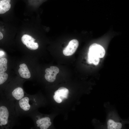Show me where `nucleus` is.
<instances>
[{
    "label": "nucleus",
    "instance_id": "f257e3e1",
    "mask_svg": "<svg viewBox=\"0 0 129 129\" xmlns=\"http://www.w3.org/2000/svg\"><path fill=\"white\" fill-rule=\"evenodd\" d=\"M15 103L0 94V129H11L18 124Z\"/></svg>",
    "mask_w": 129,
    "mask_h": 129
},
{
    "label": "nucleus",
    "instance_id": "f03ea898",
    "mask_svg": "<svg viewBox=\"0 0 129 129\" xmlns=\"http://www.w3.org/2000/svg\"><path fill=\"white\" fill-rule=\"evenodd\" d=\"M37 97L36 95L27 93L22 98L16 102L15 103V109L18 116H27L34 111L38 105Z\"/></svg>",
    "mask_w": 129,
    "mask_h": 129
},
{
    "label": "nucleus",
    "instance_id": "7ed1b4c3",
    "mask_svg": "<svg viewBox=\"0 0 129 129\" xmlns=\"http://www.w3.org/2000/svg\"><path fill=\"white\" fill-rule=\"evenodd\" d=\"M27 94L20 85H10L6 87L1 94L7 100L15 102L23 98Z\"/></svg>",
    "mask_w": 129,
    "mask_h": 129
},
{
    "label": "nucleus",
    "instance_id": "20e7f679",
    "mask_svg": "<svg viewBox=\"0 0 129 129\" xmlns=\"http://www.w3.org/2000/svg\"><path fill=\"white\" fill-rule=\"evenodd\" d=\"M104 48L101 45L96 43L91 44L90 46L88 54V63L97 65L100 61V58H103L105 54Z\"/></svg>",
    "mask_w": 129,
    "mask_h": 129
},
{
    "label": "nucleus",
    "instance_id": "39448f33",
    "mask_svg": "<svg viewBox=\"0 0 129 129\" xmlns=\"http://www.w3.org/2000/svg\"><path fill=\"white\" fill-rule=\"evenodd\" d=\"M35 39L27 34H24L22 37L21 41L22 43L26 45L28 49L32 50L37 49L38 47V43H35Z\"/></svg>",
    "mask_w": 129,
    "mask_h": 129
},
{
    "label": "nucleus",
    "instance_id": "423d86ee",
    "mask_svg": "<svg viewBox=\"0 0 129 129\" xmlns=\"http://www.w3.org/2000/svg\"><path fill=\"white\" fill-rule=\"evenodd\" d=\"M79 45L78 41L73 39L70 41L67 46L63 51L64 54L66 56H70L73 54L76 51Z\"/></svg>",
    "mask_w": 129,
    "mask_h": 129
},
{
    "label": "nucleus",
    "instance_id": "0eeeda50",
    "mask_svg": "<svg viewBox=\"0 0 129 129\" xmlns=\"http://www.w3.org/2000/svg\"><path fill=\"white\" fill-rule=\"evenodd\" d=\"M18 72L20 76L24 79H28L31 77V75L27 65L24 63L21 64Z\"/></svg>",
    "mask_w": 129,
    "mask_h": 129
},
{
    "label": "nucleus",
    "instance_id": "6e6552de",
    "mask_svg": "<svg viewBox=\"0 0 129 129\" xmlns=\"http://www.w3.org/2000/svg\"><path fill=\"white\" fill-rule=\"evenodd\" d=\"M11 0H0V14H3L11 8Z\"/></svg>",
    "mask_w": 129,
    "mask_h": 129
},
{
    "label": "nucleus",
    "instance_id": "1a4fd4ad",
    "mask_svg": "<svg viewBox=\"0 0 129 129\" xmlns=\"http://www.w3.org/2000/svg\"><path fill=\"white\" fill-rule=\"evenodd\" d=\"M9 78L8 74L4 72L0 73V94H2L6 87L4 85Z\"/></svg>",
    "mask_w": 129,
    "mask_h": 129
},
{
    "label": "nucleus",
    "instance_id": "9d476101",
    "mask_svg": "<svg viewBox=\"0 0 129 129\" xmlns=\"http://www.w3.org/2000/svg\"><path fill=\"white\" fill-rule=\"evenodd\" d=\"M69 92V90L67 88L64 87H61L55 92L54 94L59 96L62 101L64 98H67Z\"/></svg>",
    "mask_w": 129,
    "mask_h": 129
},
{
    "label": "nucleus",
    "instance_id": "9b49d317",
    "mask_svg": "<svg viewBox=\"0 0 129 129\" xmlns=\"http://www.w3.org/2000/svg\"><path fill=\"white\" fill-rule=\"evenodd\" d=\"M107 124V128L108 129H120L122 127L121 123L115 122L111 119L108 120Z\"/></svg>",
    "mask_w": 129,
    "mask_h": 129
},
{
    "label": "nucleus",
    "instance_id": "f8f14e48",
    "mask_svg": "<svg viewBox=\"0 0 129 129\" xmlns=\"http://www.w3.org/2000/svg\"><path fill=\"white\" fill-rule=\"evenodd\" d=\"M7 60L5 58L0 59V73L5 72L7 69Z\"/></svg>",
    "mask_w": 129,
    "mask_h": 129
},
{
    "label": "nucleus",
    "instance_id": "ddd939ff",
    "mask_svg": "<svg viewBox=\"0 0 129 129\" xmlns=\"http://www.w3.org/2000/svg\"><path fill=\"white\" fill-rule=\"evenodd\" d=\"M44 77L45 79L49 82H53L56 79V77H52L49 73H46Z\"/></svg>",
    "mask_w": 129,
    "mask_h": 129
},
{
    "label": "nucleus",
    "instance_id": "4468645a",
    "mask_svg": "<svg viewBox=\"0 0 129 129\" xmlns=\"http://www.w3.org/2000/svg\"><path fill=\"white\" fill-rule=\"evenodd\" d=\"M50 68L52 71L56 75L59 73V68L56 66H51Z\"/></svg>",
    "mask_w": 129,
    "mask_h": 129
},
{
    "label": "nucleus",
    "instance_id": "2eb2a0df",
    "mask_svg": "<svg viewBox=\"0 0 129 129\" xmlns=\"http://www.w3.org/2000/svg\"><path fill=\"white\" fill-rule=\"evenodd\" d=\"M54 98L55 101L58 103H60L62 102V100L57 95L54 94Z\"/></svg>",
    "mask_w": 129,
    "mask_h": 129
},
{
    "label": "nucleus",
    "instance_id": "dca6fc26",
    "mask_svg": "<svg viewBox=\"0 0 129 129\" xmlns=\"http://www.w3.org/2000/svg\"><path fill=\"white\" fill-rule=\"evenodd\" d=\"M3 37V36L2 33L0 31V40L2 39Z\"/></svg>",
    "mask_w": 129,
    "mask_h": 129
},
{
    "label": "nucleus",
    "instance_id": "f3484780",
    "mask_svg": "<svg viewBox=\"0 0 129 129\" xmlns=\"http://www.w3.org/2000/svg\"><path fill=\"white\" fill-rule=\"evenodd\" d=\"M47 124L49 126H50L51 124V123L50 121H48L47 123Z\"/></svg>",
    "mask_w": 129,
    "mask_h": 129
}]
</instances>
